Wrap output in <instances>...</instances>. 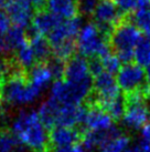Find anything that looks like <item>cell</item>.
Wrapping results in <instances>:
<instances>
[{
    "label": "cell",
    "instance_id": "obj_22",
    "mask_svg": "<svg viewBox=\"0 0 150 152\" xmlns=\"http://www.w3.org/2000/svg\"><path fill=\"white\" fill-rule=\"evenodd\" d=\"M76 50H77L76 41H75L74 39L65 40V41L58 43V45L52 46L53 57L58 58V59L63 60V61H67V60L71 59L72 57H74Z\"/></svg>",
    "mask_w": 150,
    "mask_h": 152
},
{
    "label": "cell",
    "instance_id": "obj_21",
    "mask_svg": "<svg viewBox=\"0 0 150 152\" xmlns=\"http://www.w3.org/2000/svg\"><path fill=\"white\" fill-rule=\"evenodd\" d=\"M135 64L147 67L150 64V38L142 36L135 48Z\"/></svg>",
    "mask_w": 150,
    "mask_h": 152
},
{
    "label": "cell",
    "instance_id": "obj_12",
    "mask_svg": "<svg viewBox=\"0 0 150 152\" xmlns=\"http://www.w3.org/2000/svg\"><path fill=\"white\" fill-rule=\"evenodd\" d=\"M87 115L85 120V129L87 131H103L112 126V119L106 111L97 104H87Z\"/></svg>",
    "mask_w": 150,
    "mask_h": 152
},
{
    "label": "cell",
    "instance_id": "obj_26",
    "mask_svg": "<svg viewBox=\"0 0 150 152\" xmlns=\"http://www.w3.org/2000/svg\"><path fill=\"white\" fill-rule=\"evenodd\" d=\"M65 61L55 58V57H51L50 59L48 60L46 66L49 68V70L51 71V75L53 77V79L56 80H63L64 79V73H65Z\"/></svg>",
    "mask_w": 150,
    "mask_h": 152
},
{
    "label": "cell",
    "instance_id": "obj_17",
    "mask_svg": "<svg viewBox=\"0 0 150 152\" xmlns=\"http://www.w3.org/2000/svg\"><path fill=\"white\" fill-rule=\"evenodd\" d=\"M61 104L58 103L54 99H48L46 101L42 103L39 110V118L42 124L44 126L45 129L51 131L53 128L56 127V120H58V110H60Z\"/></svg>",
    "mask_w": 150,
    "mask_h": 152
},
{
    "label": "cell",
    "instance_id": "obj_35",
    "mask_svg": "<svg viewBox=\"0 0 150 152\" xmlns=\"http://www.w3.org/2000/svg\"><path fill=\"white\" fill-rule=\"evenodd\" d=\"M144 102H145V107H146V109H147L148 118H150V92H148V91H145Z\"/></svg>",
    "mask_w": 150,
    "mask_h": 152
},
{
    "label": "cell",
    "instance_id": "obj_39",
    "mask_svg": "<svg viewBox=\"0 0 150 152\" xmlns=\"http://www.w3.org/2000/svg\"><path fill=\"white\" fill-rule=\"evenodd\" d=\"M16 152H23V150H22V147H21L20 149H18V150Z\"/></svg>",
    "mask_w": 150,
    "mask_h": 152
},
{
    "label": "cell",
    "instance_id": "obj_32",
    "mask_svg": "<svg viewBox=\"0 0 150 152\" xmlns=\"http://www.w3.org/2000/svg\"><path fill=\"white\" fill-rule=\"evenodd\" d=\"M51 152H85L82 144H74L62 148H51Z\"/></svg>",
    "mask_w": 150,
    "mask_h": 152
},
{
    "label": "cell",
    "instance_id": "obj_40",
    "mask_svg": "<svg viewBox=\"0 0 150 152\" xmlns=\"http://www.w3.org/2000/svg\"><path fill=\"white\" fill-rule=\"evenodd\" d=\"M16 1H25V2H29V0H16Z\"/></svg>",
    "mask_w": 150,
    "mask_h": 152
},
{
    "label": "cell",
    "instance_id": "obj_15",
    "mask_svg": "<svg viewBox=\"0 0 150 152\" xmlns=\"http://www.w3.org/2000/svg\"><path fill=\"white\" fill-rule=\"evenodd\" d=\"M25 41H27V36H25V29L13 25L12 27L9 28L7 34H4V40H2V53H1V56L11 57L9 55L16 52Z\"/></svg>",
    "mask_w": 150,
    "mask_h": 152
},
{
    "label": "cell",
    "instance_id": "obj_13",
    "mask_svg": "<svg viewBox=\"0 0 150 152\" xmlns=\"http://www.w3.org/2000/svg\"><path fill=\"white\" fill-rule=\"evenodd\" d=\"M25 36L33 49L37 64H46L48 60L53 56L50 41L44 36L38 34L32 27L25 32Z\"/></svg>",
    "mask_w": 150,
    "mask_h": 152
},
{
    "label": "cell",
    "instance_id": "obj_4",
    "mask_svg": "<svg viewBox=\"0 0 150 152\" xmlns=\"http://www.w3.org/2000/svg\"><path fill=\"white\" fill-rule=\"evenodd\" d=\"M92 90V77L82 82L56 80L51 88V98L61 106H79L87 99Z\"/></svg>",
    "mask_w": 150,
    "mask_h": 152
},
{
    "label": "cell",
    "instance_id": "obj_25",
    "mask_svg": "<svg viewBox=\"0 0 150 152\" xmlns=\"http://www.w3.org/2000/svg\"><path fill=\"white\" fill-rule=\"evenodd\" d=\"M129 141L128 135L121 134L103 144L100 148V152H125L128 149Z\"/></svg>",
    "mask_w": 150,
    "mask_h": 152
},
{
    "label": "cell",
    "instance_id": "obj_23",
    "mask_svg": "<svg viewBox=\"0 0 150 152\" xmlns=\"http://www.w3.org/2000/svg\"><path fill=\"white\" fill-rule=\"evenodd\" d=\"M22 144L17 137L9 130H0V152H16Z\"/></svg>",
    "mask_w": 150,
    "mask_h": 152
},
{
    "label": "cell",
    "instance_id": "obj_3",
    "mask_svg": "<svg viewBox=\"0 0 150 152\" xmlns=\"http://www.w3.org/2000/svg\"><path fill=\"white\" fill-rule=\"evenodd\" d=\"M141 37V31L133 23L131 15L124 16L115 25L109 36V48L116 56L126 52H135V48Z\"/></svg>",
    "mask_w": 150,
    "mask_h": 152
},
{
    "label": "cell",
    "instance_id": "obj_34",
    "mask_svg": "<svg viewBox=\"0 0 150 152\" xmlns=\"http://www.w3.org/2000/svg\"><path fill=\"white\" fill-rule=\"evenodd\" d=\"M30 4L33 7L34 11H39L42 9H45L46 0H29Z\"/></svg>",
    "mask_w": 150,
    "mask_h": 152
},
{
    "label": "cell",
    "instance_id": "obj_1",
    "mask_svg": "<svg viewBox=\"0 0 150 152\" xmlns=\"http://www.w3.org/2000/svg\"><path fill=\"white\" fill-rule=\"evenodd\" d=\"M12 132L20 141L33 152H49L51 150L49 133L34 111H21L12 123Z\"/></svg>",
    "mask_w": 150,
    "mask_h": 152
},
{
    "label": "cell",
    "instance_id": "obj_16",
    "mask_svg": "<svg viewBox=\"0 0 150 152\" xmlns=\"http://www.w3.org/2000/svg\"><path fill=\"white\" fill-rule=\"evenodd\" d=\"M46 10L61 19L77 17V4L75 0H46Z\"/></svg>",
    "mask_w": 150,
    "mask_h": 152
},
{
    "label": "cell",
    "instance_id": "obj_6",
    "mask_svg": "<svg viewBox=\"0 0 150 152\" xmlns=\"http://www.w3.org/2000/svg\"><path fill=\"white\" fill-rule=\"evenodd\" d=\"M117 83L124 91V96L144 92L146 90V73L137 64H124L117 73Z\"/></svg>",
    "mask_w": 150,
    "mask_h": 152
},
{
    "label": "cell",
    "instance_id": "obj_9",
    "mask_svg": "<svg viewBox=\"0 0 150 152\" xmlns=\"http://www.w3.org/2000/svg\"><path fill=\"white\" fill-rule=\"evenodd\" d=\"M81 25H82V20L79 17L72 18L69 20H63L48 36V40L50 41L51 46H55L65 40L74 39L81 31Z\"/></svg>",
    "mask_w": 150,
    "mask_h": 152
},
{
    "label": "cell",
    "instance_id": "obj_20",
    "mask_svg": "<svg viewBox=\"0 0 150 152\" xmlns=\"http://www.w3.org/2000/svg\"><path fill=\"white\" fill-rule=\"evenodd\" d=\"M97 106L100 107L104 111H106L110 115V118L115 121H119V120L124 119L126 112V100L124 96L123 97L119 96L116 99H112L110 101L98 103Z\"/></svg>",
    "mask_w": 150,
    "mask_h": 152
},
{
    "label": "cell",
    "instance_id": "obj_38",
    "mask_svg": "<svg viewBox=\"0 0 150 152\" xmlns=\"http://www.w3.org/2000/svg\"><path fill=\"white\" fill-rule=\"evenodd\" d=\"M6 4H7V0H0V4H1V6Z\"/></svg>",
    "mask_w": 150,
    "mask_h": 152
},
{
    "label": "cell",
    "instance_id": "obj_28",
    "mask_svg": "<svg viewBox=\"0 0 150 152\" xmlns=\"http://www.w3.org/2000/svg\"><path fill=\"white\" fill-rule=\"evenodd\" d=\"M100 0H77V11L79 16H92Z\"/></svg>",
    "mask_w": 150,
    "mask_h": 152
},
{
    "label": "cell",
    "instance_id": "obj_36",
    "mask_svg": "<svg viewBox=\"0 0 150 152\" xmlns=\"http://www.w3.org/2000/svg\"><path fill=\"white\" fill-rule=\"evenodd\" d=\"M145 73H146V82H147V87H146V91L150 92V64L146 67V70H145Z\"/></svg>",
    "mask_w": 150,
    "mask_h": 152
},
{
    "label": "cell",
    "instance_id": "obj_8",
    "mask_svg": "<svg viewBox=\"0 0 150 152\" xmlns=\"http://www.w3.org/2000/svg\"><path fill=\"white\" fill-rule=\"evenodd\" d=\"M87 130L79 128L55 127L49 132V141L51 148H62L79 144L84 133Z\"/></svg>",
    "mask_w": 150,
    "mask_h": 152
},
{
    "label": "cell",
    "instance_id": "obj_18",
    "mask_svg": "<svg viewBox=\"0 0 150 152\" xmlns=\"http://www.w3.org/2000/svg\"><path fill=\"white\" fill-rule=\"evenodd\" d=\"M27 77L30 83L40 91L53 79L46 64H35L27 71Z\"/></svg>",
    "mask_w": 150,
    "mask_h": 152
},
{
    "label": "cell",
    "instance_id": "obj_2",
    "mask_svg": "<svg viewBox=\"0 0 150 152\" xmlns=\"http://www.w3.org/2000/svg\"><path fill=\"white\" fill-rule=\"evenodd\" d=\"M40 90L31 85L28 80L27 72L10 77L0 87V99L8 104H25L34 101Z\"/></svg>",
    "mask_w": 150,
    "mask_h": 152
},
{
    "label": "cell",
    "instance_id": "obj_37",
    "mask_svg": "<svg viewBox=\"0 0 150 152\" xmlns=\"http://www.w3.org/2000/svg\"><path fill=\"white\" fill-rule=\"evenodd\" d=\"M4 106H2V101L0 99V122H1V120L4 118Z\"/></svg>",
    "mask_w": 150,
    "mask_h": 152
},
{
    "label": "cell",
    "instance_id": "obj_33",
    "mask_svg": "<svg viewBox=\"0 0 150 152\" xmlns=\"http://www.w3.org/2000/svg\"><path fill=\"white\" fill-rule=\"evenodd\" d=\"M141 138H142L141 141L150 144V122L146 123L141 128Z\"/></svg>",
    "mask_w": 150,
    "mask_h": 152
},
{
    "label": "cell",
    "instance_id": "obj_29",
    "mask_svg": "<svg viewBox=\"0 0 150 152\" xmlns=\"http://www.w3.org/2000/svg\"><path fill=\"white\" fill-rule=\"evenodd\" d=\"M115 4L123 16L133 15L138 9L137 0H115Z\"/></svg>",
    "mask_w": 150,
    "mask_h": 152
},
{
    "label": "cell",
    "instance_id": "obj_14",
    "mask_svg": "<svg viewBox=\"0 0 150 152\" xmlns=\"http://www.w3.org/2000/svg\"><path fill=\"white\" fill-rule=\"evenodd\" d=\"M62 21L63 20L61 18L56 17L55 15L50 12L49 10L42 9V10L33 12V17L31 20V22H32L31 27L39 34L49 36Z\"/></svg>",
    "mask_w": 150,
    "mask_h": 152
},
{
    "label": "cell",
    "instance_id": "obj_24",
    "mask_svg": "<svg viewBox=\"0 0 150 152\" xmlns=\"http://www.w3.org/2000/svg\"><path fill=\"white\" fill-rule=\"evenodd\" d=\"M131 19L138 29L144 32L146 37L150 38V8L139 9L135 11L131 15Z\"/></svg>",
    "mask_w": 150,
    "mask_h": 152
},
{
    "label": "cell",
    "instance_id": "obj_30",
    "mask_svg": "<svg viewBox=\"0 0 150 152\" xmlns=\"http://www.w3.org/2000/svg\"><path fill=\"white\" fill-rule=\"evenodd\" d=\"M9 28H10V19H9L6 10L0 4V56L2 52V40H4V34H7Z\"/></svg>",
    "mask_w": 150,
    "mask_h": 152
},
{
    "label": "cell",
    "instance_id": "obj_5",
    "mask_svg": "<svg viewBox=\"0 0 150 152\" xmlns=\"http://www.w3.org/2000/svg\"><path fill=\"white\" fill-rule=\"evenodd\" d=\"M76 48L79 50V55L87 58H103L110 53L108 38L94 22H89L81 29L76 39Z\"/></svg>",
    "mask_w": 150,
    "mask_h": 152
},
{
    "label": "cell",
    "instance_id": "obj_10",
    "mask_svg": "<svg viewBox=\"0 0 150 152\" xmlns=\"http://www.w3.org/2000/svg\"><path fill=\"white\" fill-rule=\"evenodd\" d=\"M4 10L8 15L10 21H12L14 26L25 28L28 27L30 21L32 20V8L29 2L25 1H16L9 0L4 4Z\"/></svg>",
    "mask_w": 150,
    "mask_h": 152
},
{
    "label": "cell",
    "instance_id": "obj_11",
    "mask_svg": "<svg viewBox=\"0 0 150 152\" xmlns=\"http://www.w3.org/2000/svg\"><path fill=\"white\" fill-rule=\"evenodd\" d=\"M91 77L92 76L88 69V61L85 59V57L75 55L66 61L64 80L70 82H82Z\"/></svg>",
    "mask_w": 150,
    "mask_h": 152
},
{
    "label": "cell",
    "instance_id": "obj_19",
    "mask_svg": "<svg viewBox=\"0 0 150 152\" xmlns=\"http://www.w3.org/2000/svg\"><path fill=\"white\" fill-rule=\"evenodd\" d=\"M13 58L17 61V64L20 66L25 71H28L29 69L33 67L37 64V59H35V55L33 52V49L30 45V42L25 41L22 46L16 51V55H13Z\"/></svg>",
    "mask_w": 150,
    "mask_h": 152
},
{
    "label": "cell",
    "instance_id": "obj_7",
    "mask_svg": "<svg viewBox=\"0 0 150 152\" xmlns=\"http://www.w3.org/2000/svg\"><path fill=\"white\" fill-rule=\"evenodd\" d=\"M145 91L124 96L126 100V112L123 120L128 128L140 129L146 124L148 113L144 102Z\"/></svg>",
    "mask_w": 150,
    "mask_h": 152
},
{
    "label": "cell",
    "instance_id": "obj_31",
    "mask_svg": "<svg viewBox=\"0 0 150 152\" xmlns=\"http://www.w3.org/2000/svg\"><path fill=\"white\" fill-rule=\"evenodd\" d=\"M88 69L91 76L96 78L104 72V66L100 57H91L88 58Z\"/></svg>",
    "mask_w": 150,
    "mask_h": 152
},
{
    "label": "cell",
    "instance_id": "obj_27",
    "mask_svg": "<svg viewBox=\"0 0 150 152\" xmlns=\"http://www.w3.org/2000/svg\"><path fill=\"white\" fill-rule=\"evenodd\" d=\"M103 66H104V70L106 72H108L110 75L114 76V73H118V71L120 70V60L118 59V57L116 55L112 53H108L105 57L100 58Z\"/></svg>",
    "mask_w": 150,
    "mask_h": 152
}]
</instances>
